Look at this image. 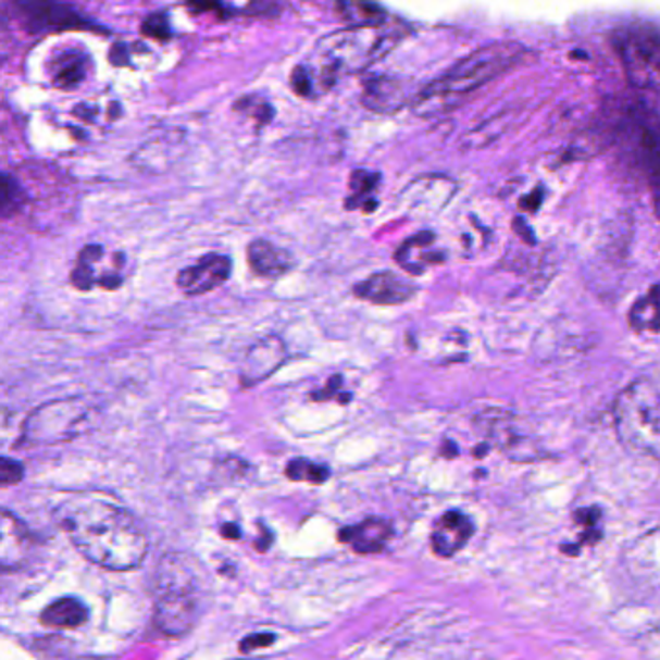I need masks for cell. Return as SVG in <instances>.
I'll use <instances>...</instances> for the list:
<instances>
[{"label":"cell","mask_w":660,"mask_h":660,"mask_svg":"<svg viewBox=\"0 0 660 660\" xmlns=\"http://www.w3.org/2000/svg\"><path fill=\"white\" fill-rule=\"evenodd\" d=\"M53 518L79 555L105 570H136L148 556L140 521L103 494H71L57 503Z\"/></svg>","instance_id":"1"},{"label":"cell","mask_w":660,"mask_h":660,"mask_svg":"<svg viewBox=\"0 0 660 660\" xmlns=\"http://www.w3.org/2000/svg\"><path fill=\"white\" fill-rule=\"evenodd\" d=\"M262 642H273L272 635H252V637H248V639H245L242 645H240V651L248 652L252 651L254 647H262V645H264Z\"/></svg>","instance_id":"33"},{"label":"cell","mask_w":660,"mask_h":660,"mask_svg":"<svg viewBox=\"0 0 660 660\" xmlns=\"http://www.w3.org/2000/svg\"><path fill=\"white\" fill-rule=\"evenodd\" d=\"M285 361H287V347L283 344L282 337L270 335L256 341L248 349L240 366V384L245 388H252L256 384L270 378Z\"/></svg>","instance_id":"14"},{"label":"cell","mask_w":660,"mask_h":660,"mask_svg":"<svg viewBox=\"0 0 660 660\" xmlns=\"http://www.w3.org/2000/svg\"><path fill=\"white\" fill-rule=\"evenodd\" d=\"M535 59V53L525 45L502 41V43L486 45L475 53L469 54L463 61L453 64L448 72L431 82L428 86L419 89L411 101L414 115L438 116L453 111L456 107L465 103L476 89L500 78L506 72L518 69L521 64Z\"/></svg>","instance_id":"2"},{"label":"cell","mask_w":660,"mask_h":660,"mask_svg":"<svg viewBox=\"0 0 660 660\" xmlns=\"http://www.w3.org/2000/svg\"><path fill=\"white\" fill-rule=\"evenodd\" d=\"M540 202H543V190L538 188V190H533L527 198H523L520 202L521 210H525V212H537L538 208H540Z\"/></svg>","instance_id":"32"},{"label":"cell","mask_w":660,"mask_h":660,"mask_svg":"<svg viewBox=\"0 0 660 660\" xmlns=\"http://www.w3.org/2000/svg\"><path fill=\"white\" fill-rule=\"evenodd\" d=\"M248 264L252 272L265 279H277L295 267L291 252L273 245L270 240L258 238L248 245Z\"/></svg>","instance_id":"17"},{"label":"cell","mask_w":660,"mask_h":660,"mask_svg":"<svg viewBox=\"0 0 660 660\" xmlns=\"http://www.w3.org/2000/svg\"><path fill=\"white\" fill-rule=\"evenodd\" d=\"M335 9H337L339 16H341L345 22L351 24V27L376 26V24H384V22H388L389 20L386 10L378 7V4L339 2Z\"/></svg>","instance_id":"26"},{"label":"cell","mask_w":660,"mask_h":660,"mask_svg":"<svg viewBox=\"0 0 660 660\" xmlns=\"http://www.w3.org/2000/svg\"><path fill=\"white\" fill-rule=\"evenodd\" d=\"M458 192L456 180L446 175H423L414 178L399 195L397 202L403 212L414 217L440 213Z\"/></svg>","instance_id":"9"},{"label":"cell","mask_w":660,"mask_h":660,"mask_svg":"<svg viewBox=\"0 0 660 660\" xmlns=\"http://www.w3.org/2000/svg\"><path fill=\"white\" fill-rule=\"evenodd\" d=\"M0 51H2V32H0Z\"/></svg>","instance_id":"35"},{"label":"cell","mask_w":660,"mask_h":660,"mask_svg":"<svg viewBox=\"0 0 660 660\" xmlns=\"http://www.w3.org/2000/svg\"><path fill=\"white\" fill-rule=\"evenodd\" d=\"M391 537V528L386 521L370 518L354 527L341 531V540L351 545L357 552H378L388 538Z\"/></svg>","instance_id":"21"},{"label":"cell","mask_w":660,"mask_h":660,"mask_svg":"<svg viewBox=\"0 0 660 660\" xmlns=\"http://www.w3.org/2000/svg\"><path fill=\"white\" fill-rule=\"evenodd\" d=\"M618 438L635 456L659 459L660 389L655 376L632 382L614 401Z\"/></svg>","instance_id":"5"},{"label":"cell","mask_w":660,"mask_h":660,"mask_svg":"<svg viewBox=\"0 0 660 660\" xmlns=\"http://www.w3.org/2000/svg\"><path fill=\"white\" fill-rule=\"evenodd\" d=\"M88 54L82 49H64L49 61V76L57 88H76L88 74Z\"/></svg>","instance_id":"20"},{"label":"cell","mask_w":660,"mask_h":660,"mask_svg":"<svg viewBox=\"0 0 660 660\" xmlns=\"http://www.w3.org/2000/svg\"><path fill=\"white\" fill-rule=\"evenodd\" d=\"M436 235L432 231H423L416 237L406 240L396 250V262L411 275H421L428 265L440 264L446 256L434 248Z\"/></svg>","instance_id":"18"},{"label":"cell","mask_w":660,"mask_h":660,"mask_svg":"<svg viewBox=\"0 0 660 660\" xmlns=\"http://www.w3.org/2000/svg\"><path fill=\"white\" fill-rule=\"evenodd\" d=\"M382 175L366 169H357L349 178V188L351 196L347 198L345 208L347 210H362V212H374L376 210V188H378Z\"/></svg>","instance_id":"24"},{"label":"cell","mask_w":660,"mask_h":660,"mask_svg":"<svg viewBox=\"0 0 660 660\" xmlns=\"http://www.w3.org/2000/svg\"><path fill=\"white\" fill-rule=\"evenodd\" d=\"M20 431L22 424L16 414L10 413L9 409H0V488L18 485L24 478V466L9 456L10 449L18 446Z\"/></svg>","instance_id":"19"},{"label":"cell","mask_w":660,"mask_h":660,"mask_svg":"<svg viewBox=\"0 0 660 660\" xmlns=\"http://www.w3.org/2000/svg\"><path fill=\"white\" fill-rule=\"evenodd\" d=\"M208 577L202 563L186 552H169L155 573V625L167 637L190 634L203 614Z\"/></svg>","instance_id":"3"},{"label":"cell","mask_w":660,"mask_h":660,"mask_svg":"<svg viewBox=\"0 0 660 660\" xmlns=\"http://www.w3.org/2000/svg\"><path fill=\"white\" fill-rule=\"evenodd\" d=\"M612 43L630 84L657 91L660 76V34L655 24H637L614 32Z\"/></svg>","instance_id":"7"},{"label":"cell","mask_w":660,"mask_h":660,"mask_svg":"<svg viewBox=\"0 0 660 660\" xmlns=\"http://www.w3.org/2000/svg\"><path fill=\"white\" fill-rule=\"evenodd\" d=\"M409 34V27L396 20L376 26L349 27L320 39L316 45V69L326 88L347 74L366 71L384 59Z\"/></svg>","instance_id":"4"},{"label":"cell","mask_w":660,"mask_h":660,"mask_svg":"<svg viewBox=\"0 0 660 660\" xmlns=\"http://www.w3.org/2000/svg\"><path fill=\"white\" fill-rule=\"evenodd\" d=\"M20 188L9 175L0 173V213L10 212L18 206Z\"/></svg>","instance_id":"29"},{"label":"cell","mask_w":660,"mask_h":660,"mask_svg":"<svg viewBox=\"0 0 660 660\" xmlns=\"http://www.w3.org/2000/svg\"><path fill=\"white\" fill-rule=\"evenodd\" d=\"M144 32L151 37H158V39H167L171 36V27L169 22L163 14H151L150 18L144 22Z\"/></svg>","instance_id":"31"},{"label":"cell","mask_w":660,"mask_h":660,"mask_svg":"<svg viewBox=\"0 0 660 660\" xmlns=\"http://www.w3.org/2000/svg\"><path fill=\"white\" fill-rule=\"evenodd\" d=\"M473 533H475L473 521L459 511H448L434 525L432 548L436 555L449 558L471 540Z\"/></svg>","instance_id":"16"},{"label":"cell","mask_w":660,"mask_h":660,"mask_svg":"<svg viewBox=\"0 0 660 660\" xmlns=\"http://www.w3.org/2000/svg\"><path fill=\"white\" fill-rule=\"evenodd\" d=\"M476 424L483 428L488 440H493L502 451H508L510 456H525L528 448V438L520 431L515 419L506 411H485L476 416Z\"/></svg>","instance_id":"15"},{"label":"cell","mask_w":660,"mask_h":660,"mask_svg":"<svg viewBox=\"0 0 660 660\" xmlns=\"http://www.w3.org/2000/svg\"><path fill=\"white\" fill-rule=\"evenodd\" d=\"M223 533H225V535H227V533H231L229 538H237L238 537V528L237 527H225L223 528Z\"/></svg>","instance_id":"34"},{"label":"cell","mask_w":660,"mask_h":660,"mask_svg":"<svg viewBox=\"0 0 660 660\" xmlns=\"http://www.w3.org/2000/svg\"><path fill=\"white\" fill-rule=\"evenodd\" d=\"M357 299L366 300L379 307H397L406 304L416 295V285L394 272L374 273L364 282L352 287Z\"/></svg>","instance_id":"13"},{"label":"cell","mask_w":660,"mask_h":660,"mask_svg":"<svg viewBox=\"0 0 660 660\" xmlns=\"http://www.w3.org/2000/svg\"><path fill=\"white\" fill-rule=\"evenodd\" d=\"M235 111L254 119L256 123L260 124H267L273 119V107L260 96H247V98L238 99L235 103Z\"/></svg>","instance_id":"27"},{"label":"cell","mask_w":660,"mask_h":660,"mask_svg":"<svg viewBox=\"0 0 660 660\" xmlns=\"http://www.w3.org/2000/svg\"><path fill=\"white\" fill-rule=\"evenodd\" d=\"M630 326L637 334H659V285L655 283L651 291L635 300L630 310Z\"/></svg>","instance_id":"25"},{"label":"cell","mask_w":660,"mask_h":660,"mask_svg":"<svg viewBox=\"0 0 660 660\" xmlns=\"http://www.w3.org/2000/svg\"><path fill=\"white\" fill-rule=\"evenodd\" d=\"M291 86L295 89V94L300 98H312L314 94V78L310 74L309 69L304 64L297 66L291 74Z\"/></svg>","instance_id":"30"},{"label":"cell","mask_w":660,"mask_h":660,"mask_svg":"<svg viewBox=\"0 0 660 660\" xmlns=\"http://www.w3.org/2000/svg\"><path fill=\"white\" fill-rule=\"evenodd\" d=\"M126 279V256L116 250L88 245L82 248L71 273V282L79 291L119 289Z\"/></svg>","instance_id":"8"},{"label":"cell","mask_w":660,"mask_h":660,"mask_svg":"<svg viewBox=\"0 0 660 660\" xmlns=\"http://www.w3.org/2000/svg\"><path fill=\"white\" fill-rule=\"evenodd\" d=\"M287 476L292 481H309V483H324L327 478L326 466L314 465L304 459H295L287 465Z\"/></svg>","instance_id":"28"},{"label":"cell","mask_w":660,"mask_h":660,"mask_svg":"<svg viewBox=\"0 0 660 660\" xmlns=\"http://www.w3.org/2000/svg\"><path fill=\"white\" fill-rule=\"evenodd\" d=\"M89 612L86 605L74 597H62L41 612V624L57 630H74L88 622Z\"/></svg>","instance_id":"23"},{"label":"cell","mask_w":660,"mask_h":660,"mask_svg":"<svg viewBox=\"0 0 660 660\" xmlns=\"http://www.w3.org/2000/svg\"><path fill=\"white\" fill-rule=\"evenodd\" d=\"M20 9L26 12V18L29 20L32 27L39 29H49V27L61 29V27H78L86 24L82 20V14L64 4H20Z\"/></svg>","instance_id":"22"},{"label":"cell","mask_w":660,"mask_h":660,"mask_svg":"<svg viewBox=\"0 0 660 660\" xmlns=\"http://www.w3.org/2000/svg\"><path fill=\"white\" fill-rule=\"evenodd\" d=\"M91 413L94 409L78 397L45 403L22 423L18 446H51L72 440L88 426Z\"/></svg>","instance_id":"6"},{"label":"cell","mask_w":660,"mask_h":660,"mask_svg":"<svg viewBox=\"0 0 660 660\" xmlns=\"http://www.w3.org/2000/svg\"><path fill=\"white\" fill-rule=\"evenodd\" d=\"M36 540L26 523L12 511L0 508V573H14L26 568Z\"/></svg>","instance_id":"10"},{"label":"cell","mask_w":660,"mask_h":660,"mask_svg":"<svg viewBox=\"0 0 660 660\" xmlns=\"http://www.w3.org/2000/svg\"><path fill=\"white\" fill-rule=\"evenodd\" d=\"M413 84L409 79L394 76H372L364 82L362 88V105L372 113L391 115L411 105L414 98Z\"/></svg>","instance_id":"11"},{"label":"cell","mask_w":660,"mask_h":660,"mask_svg":"<svg viewBox=\"0 0 660 660\" xmlns=\"http://www.w3.org/2000/svg\"><path fill=\"white\" fill-rule=\"evenodd\" d=\"M231 270H233V264H231L229 256H203L195 265H188L178 273L176 285L186 297H200L227 282L231 277Z\"/></svg>","instance_id":"12"}]
</instances>
